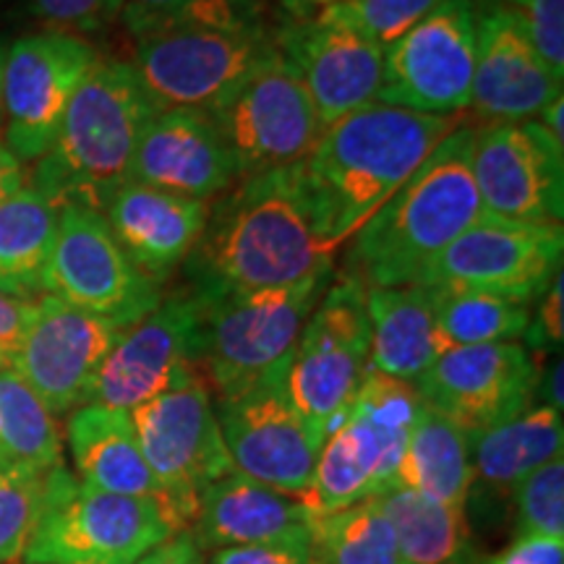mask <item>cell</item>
Returning <instances> with one entry per match:
<instances>
[{"label":"cell","instance_id":"1","mask_svg":"<svg viewBox=\"0 0 564 564\" xmlns=\"http://www.w3.org/2000/svg\"><path fill=\"white\" fill-rule=\"evenodd\" d=\"M299 178V165L243 175L209 207L188 253V291L199 295L262 291L335 272Z\"/></svg>","mask_w":564,"mask_h":564},{"label":"cell","instance_id":"2","mask_svg":"<svg viewBox=\"0 0 564 564\" xmlns=\"http://www.w3.org/2000/svg\"><path fill=\"white\" fill-rule=\"evenodd\" d=\"M457 129L453 116H429L371 102L324 126L299 165L316 228L333 249L356 236L390 196Z\"/></svg>","mask_w":564,"mask_h":564},{"label":"cell","instance_id":"3","mask_svg":"<svg viewBox=\"0 0 564 564\" xmlns=\"http://www.w3.org/2000/svg\"><path fill=\"white\" fill-rule=\"evenodd\" d=\"M476 129H455L352 236L348 272L366 288L415 285L484 215L474 181Z\"/></svg>","mask_w":564,"mask_h":564},{"label":"cell","instance_id":"4","mask_svg":"<svg viewBox=\"0 0 564 564\" xmlns=\"http://www.w3.org/2000/svg\"><path fill=\"white\" fill-rule=\"evenodd\" d=\"M158 105L131 63H95L70 97L51 150L34 165L32 188L55 209L105 212L131 181L139 137Z\"/></svg>","mask_w":564,"mask_h":564},{"label":"cell","instance_id":"5","mask_svg":"<svg viewBox=\"0 0 564 564\" xmlns=\"http://www.w3.org/2000/svg\"><path fill=\"white\" fill-rule=\"evenodd\" d=\"M272 51L259 0H188L137 37L131 66L158 110H209Z\"/></svg>","mask_w":564,"mask_h":564},{"label":"cell","instance_id":"6","mask_svg":"<svg viewBox=\"0 0 564 564\" xmlns=\"http://www.w3.org/2000/svg\"><path fill=\"white\" fill-rule=\"evenodd\" d=\"M335 272L262 291L196 295L202 308L199 377L228 398L288 377L301 329Z\"/></svg>","mask_w":564,"mask_h":564},{"label":"cell","instance_id":"7","mask_svg":"<svg viewBox=\"0 0 564 564\" xmlns=\"http://www.w3.org/2000/svg\"><path fill=\"white\" fill-rule=\"evenodd\" d=\"M423 411L411 382L369 371L324 440L303 502L329 514L394 489L400 457Z\"/></svg>","mask_w":564,"mask_h":564},{"label":"cell","instance_id":"8","mask_svg":"<svg viewBox=\"0 0 564 564\" xmlns=\"http://www.w3.org/2000/svg\"><path fill=\"white\" fill-rule=\"evenodd\" d=\"M175 531L165 507L152 499L89 489L51 470L40 520L21 560L26 564H133Z\"/></svg>","mask_w":564,"mask_h":564},{"label":"cell","instance_id":"9","mask_svg":"<svg viewBox=\"0 0 564 564\" xmlns=\"http://www.w3.org/2000/svg\"><path fill=\"white\" fill-rule=\"evenodd\" d=\"M207 112L238 178L301 165L324 131L312 97L278 45Z\"/></svg>","mask_w":564,"mask_h":564},{"label":"cell","instance_id":"10","mask_svg":"<svg viewBox=\"0 0 564 564\" xmlns=\"http://www.w3.org/2000/svg\"><path fill=\"white\" fill-rule=\"evenodd\" d=\"M141 455L158 478L173 525L188 531L202 491L232 474L215 400L202 377L147 400L129 413Z\"/></svg>","mask_w":564,"mask_h":564},{"label":"cell","instance_id":"11","mask_svg":"<svg viewBox=\"0 0 564 564\" xmlns=\"http://www.w3.org/2000/svg\"><path fill=\"white\" fill-rule=\"evenodd\" d=\"M371 327L366 285L350 272L333 278L303 324L288 369L293 405L327 436L369 373Z\"/></svg>","mask_w":564,"mask_h":564},{"label":"cell","instance_id":"12","mask_svg":"<svg viewBox=\"0 0 564 564\" xmlns=\"http://www.w3.org/2000/svg\"><path fill=\"white\" fill-rule=\"evenodd\" d=\"M562 225H523L484 215L444 249L415 285L465 288L531 306L562 272Z\"/></svg>","mask_w":564,"mask_h":564},{"label":"cell","instance_id":"13","mask_svg":"<svg viewBox=\"0 0 564 564\" xmlns=\"http://www.w3.org/2000/svg\"><path fill=\"white\" fill-rule=\"evenodd\" d=\"M45 293L121 327L144 319L162 299L158 282L131 262L105 215L84 207L58 209Z\"/></svg>","mask_w":564,"mask_h":564},{"label":"cell","instance_id":"14","mask_svg":"<svg viewBox=\"0 0 564 564\" xmlns=\"http://www.w3.org/2000/svg\"><path fill=\"white\" fill-rule=\"evenodd\" d=\"M202 308L196 295L175 291L131 324L105 358L87 403L131 413L147 400L199 377Z\"/></svg>","mask_w":564,"mask_h":564},{"label":"cell","instance_id":"15","mask_svg":"<svg viewBox=\"0 0 564 564\" xmlns=\"http://www.w3.org/2000/svg\"><path fill=\"white\" fill-rule=\"evenodd\" d=\"M476 6L444 0L384 51L377 102L429 116H453L470 105L476 66Z\"/></svg>","mask_w":564,"mask_h":564},{"label":"cell","instance_id":"16","mask_svg":"<svg viewBox=\"0 0 564 564\" xmlns=\"http://www.w3.org/2000/svg\"><path fill=\"white\" fill-rule=\"evenodd\" d=\"M215 413L238 474L303 499L327 436L293 405L288 377L217 398Z\"/></svg>","mask_w":564,"mask_h":564},{"label":"cell","instance_id":"17","mask_svg":"<svg viewBox=\"0 0 564 564\" xmlns=\"http://www.w3.org/2000/svg\"><path fill=\"white\" fill-rule=\"evenodd\" d=\"M97 53L74 34L42 32L13 42L3 63L6 147L19 162L51 150L70 97L95 68Z\"/></svg>","mask_w":564,"mask_h":564},{"label":"cell","instance_id":"18","mask_svg":"<svg viewBox=\"0 0 564 564\" xmlns=\"http://www.w3.org/2000/svg\"><path fill=\"white\" fill-rule=\"evenodd\" d=\"M126 329L45 293L32 301L30 322L9 366L53 415L76 411L87 403L97 371Z\"/></svg>","mask_w":564,"mask_h":564},{"label":"cell","instance_id":"19","mask_svg":"<svg viewBox=\"0 0 564 564\" xmlns=\"http://www.w3.org/2000/svg\"><path fill=\"white\" fill-rule=\"evenodd\" d=\"M474 181L486 215L523 225H562L564 147L535 121L478 129Z\"/></svg>","mask_w":564,"mask_h":564},{"label":"cell","instance_id":"20","mask_svg":"<svg viewBox=\"0 0 564 564\" xmlns=\"http://www.w3.org/2000/svg\"><path fill=\"white\" fill-rule=\"evenodd\" d=\"M274 45L312 97L322 126L377 102L384 47L314 9L285 13Z\"/></svg>","mask_w":564,"mask_h":564},{"label":"cell","instance_id":"21","mask_svg":"<svg viewBox=\"0 0 564 564\" xmlns=\"http://www.w3.org/2000/svg\"><path fill=\"white\" fill-rule=\"evenodd\" d=\"M535 361L520 343L468 345L444 350L413 387L423 405L474 436L531 408Z\"/></svg>","mask_w":564,"mask_h":564},{"label":"cell","instance_id":"22","mask_svg":"<svg viewBox=\"0 0 564 564\" xmlns=\"http://www.w3.org/2000/svg\"><path fill=\"white\" fill-rule=\"evenodd\" d=\"M562 97V79L541 55L502 3L481 6L476 13V66L470 108L491 123H528Z\"/></svg>","mask_w":564,"mask_h":564},{"label":"cell","instance_id":"23","mask_svg":"<svg viewBox=\"0 0 564 564\" xmlns=\"http://www.w3.org/2000/svg\"><path fill=\"white\" fill-rule=\"evenodd\" d=\"M131 181L209 202L238 181L236 165L207 110H158L141 131Z\"/></svg>","mask_w":564,"mask_h":564},{"label":"cell","instance_id":"24","mask_svg":"<svg viewBox=\"0 0 564 564\" xmlns=\"http://www.w3.org/2000/svg\"><path fill=\"white\" fill-rule=\"evenodd\" d=\"M112 236L152 282L188 259L209 217V202L129 181L105 207Z\"/></svg>","mask_w":564,"mask_h":564},{"label":"cell","instance_id":"25","mask_svg":"<svg viewBox=\"0 0 564 564\" xmlns=\"http://www.w3.org/2000/svg\"><path fill=\"white\" fill-rule=\"evenodd\" d=\"M312 518L314 512L301 497L232 470L202 491L188 533L202 552H217L308 535Z\"/></svg>","mask_w":564,"mask_h":564},{"label":"cell","instance_id":"26","mask_svg":"<svg viewBox=\"0 0 564 564\" xmlns=\"http://www.w3.org/2000/svg\"><path fill=\"white\" fill-rule=\"evenodd\" d=\"M68 447L79 484L97 491L152 499L165 507V494L141 455L131 415L126 411L97 403L79 405L68 419Z\"/></svg>","mask_w":564,"mask_h":564},{"label":"cell","instance_id":"27","mask_svg":"<svg viewBox=\"0 0 564 564\" xmlns=\"http://www.w3.org/2000/svg\"><path fill=\"white\" fill-rule=\"evenodd\" d=\"M371 327L369 371L415 382L442 356L429 288H366Z\"/></svg>","mask_w":564,"mask_h":564},{"label":"cell","instance_id":"28","mask_svg":"<svg viewBox=\"0 0 564 564\" xmlns=\"http://www.w3.org/2000/svg\"><path fill=\"white\" fill-rule=\"evenodd\" d=\"M474 481L468 434L442 413L423 405L400 457L394 486L465 510Z\"/></svg>","mask_w":564,"mask_h":564},{"label":"cell","instance_id":"29","mask_svg":"<svg viewBox=\"0 0 564 564\" xmlns=\"http://www.w3.org/2000/svg\"><path fill=\"white\" fill-rule=\"evenodd\" d=\"M468 444L474 478L512 491L528 474L562 455V413L549 405L525 408L514 419L468 436Z\"/></svg>","mask_w":564,"mask_h":564},{"label":"cell","instance_id":"30","mask_svg":"<svg viewBox=\"0 0 564 564\" xmlns=\"http://www.w3.org/2000/svg\"><path fill=\"white\" fill-rule=\"evenodd\" d=\"M58 209L32 186L0 204V293L19 301L45 295Z\"/></svg>","mask_w":564,"mask_h":564},{"label":"cell","instance_id":"31","mask_svg":"<svg viewBox=\"0 0 564 564\" xmlns=\"http://www.w3.org/2000/svg\"><path fill=\"white\" fill-rule=\"evenodd\" d=\"M377 499L398 539L403 564H478L463 507L434 502L403 486Z\"/></svg>","mask_w":564,"mask_h":564},{"label":"cell","instance_id":"32","mask_svg":"<svg viewBox=\"0 0 564 564\" xmlns=\"http://www.w3.org/2000/svg\"><path fill=\"white\" fill-rule=\"evenodd\" d=\"M429 288L434 303L436 335L444 350L468 345L518 343L531 322V306L520 301L465 288Z\"/></svg>","mask_w":564,"mask_h":564},{"label":"cell","instance_id":"33","mask_svg":"<svg viewBox=\"0 0 564 564\" xmlns=\"http://www.w3.org/2000/svg\"><path fill=\"white\" fill-rule=\"evenodd\" d=\"M314 564H403L398 539L377 497L316 514L308 525Z\"/></svg>","mask_w":564,"mask_h":564},{"label":"cell","instance_id":"34","mask_svg":"<svg viewBox=\"0 0 564 564\" xmlns=\"http://www.w3.org/2000/svg\"><path fill=\"white\" fill-rule=\"evenodd\" d=\"M0 460L34 470L63 465L55 415L11 366L0 369Z\"/></svg>","mask_w":564,"mask_h":564},{"label":"cell","instance_id":"35","mask_svg":"<svg viewBox=\"0 0 564 564\" xmlns=\"http://www.w3.org/2000/svg\"><path fill=\"white\" fill-rule=\"evenodd\" d=\"M51 470L0 460V564L19 562L30 544Z\"/></svg>","mask_w":564,"mask_h":564},{"label":"cell","instance_id":"36","mask_svg":"<svg viewBox=\"0 0 564 564\" xmlns=\"http://www.w3.org/2000/svg\"><path fill=\"white\" fill-rule=\"evenodd\" d=\"M442 3L444 0H319L303 9H314L324 17L343 21L387 51Z\"/></svg>","mask_w":564,"mask_h":564},{"label":"cell","instance_id":"37","mask_svg":"<svg viewBox=\"0 0 564 564\" xmlns=\"http://www.w3.org/2000/svg\"><path fill=\"white\" fill-rule=\"evenodd\" d=\"M518 533L564 539V457H554L512 489Z\"/></svg>","mask_w":564,"mask_h":564},{"label":"cell","instance_id":"38","mask_svg":"<svg viewBox=\"0 0 564 564\" xmlns=\"http://www.w3.org/2000/svg\"><path fill=\"white\" fill-rule=\"evenodd\" d=\"M541 55L556 79L564 82V0H499Z\"/></svg>","mask_w":564,"mask_h":564},{"label":"cell","instance_id":"39","mask_svg":"<svg viewBox=\"0 0 564 564\" xmlns=\"http://www.w3.org/2000/svg\"><path fill=\"white\" fill-rule=\"evenodd\" d=\"M24 11L47 32L74 34L97 32L110 21V0H21Z\"/></svg>","mask_w":564,"mask_h":564},{"label":"cell","instance_id":"40","mask_svg":"<svg viewBox=\"0 0 564 564\" xmlns=\"http://www.w3.org/2000/svg\"><path fill=\"white\" fill-rule=\"evenodd\" d=\"M209 564H314L308 535L209 552Z\"/></svg>","mask_w":564,"mask_h":564},{"label":"cell","instance_id":"41","mask_svg":"<svg viewBox=\"0 0 564 564\" xmlns=\"http://www.w3.org/2000/svg\"><path fill=\"white\" fill-rule=\"evenodd\" d=\"M528 348L533 350H560L564 337V285L562 272L556 274L549 291L539 299V306L531 314L525 335Z\"/></svg>","mask_w":564,"mask_h":564},{"label":"cell","instance_id":"42","mask_svg":"<svg viewBox=\"0 0 564 564\" xmlns=\"http://www.w3.org/2000/svg\"><path fill=\"white\" fill-rule=\"evenodd\" d=\"M478 564H564V539L518 533L510 546L478 560Z\"/></svg>","mask_w":564,"mask_h":564},{"label":"cell","instance_id":"43","mask_svg":"<svg viewBox=\"0 0 564 564\" xmlns=\"http://www.w3.org/2000/svg\"><path fill=\"white\" fill-rule=\"evenodd\" d=\"M186 3L188 0H110V21H121L126 32L141 37Z\"/></svg>","mask_w":564,"mask_h":564},{"label":"cell","instance_id":"44","mask_svg":"<svg viewBox=\"0 0 564 564\" xmlns=\"http://www.w3.org/2000/svg\"><path fill=\"white\" fill-rule=\"evenodd\" d=\"M32 314V301H19L0 293V358L9 366Z\"/></svg>","mask_w":564,"mask_h":564},{"label":"cell","instance_id":"45","mask_svg":"<svg viewBox=\"0 0 564 564\" xmlns=\"http://www.w3.org/2000/svg\"><path fill=\"white\" fill-rule=\"evenodd\" d=\"M133 564H204L202 549L196 546L192 533L181 531L150 549L144 556H139Z\"/></svg>","mask_w":564,"mask_h":564},{"label":"cell","instance_id":"46","mask_svg":"<svg viewBox=\"0 0 564 564\" xmlns=\"http://www.w3.org/2000/svg\"><path fill=\"white\" fill-rule=\"evenodd\" d=\"M21 186H24V162L13 158V152L0 141V204Z\"/></svg>","mask_w":564,"mask_h":564},{"label":"cell","instance_id":"47","mask_svg":"<svg viewBox=\"0 0 564 564\" xmlns=\"http://www.w3.org/2000/svg\"><path fill=\"white\" fill-rule=\"evenodd\" d=\"M535 118H539L535 123H539L541 129H544L549 137L556 141V144L564 147V100L562 97H556L554 102H549Z\"/></svg>","mask_w":564,"mask_h":564},{"label":"cell","instance_id":"48","mask_svg":"<svg viewBox=\"0 0 564 564\" xmlns=\"http://www.w3.org/2000/svg\"><path fill=\"white\" fill-rule=\"evenodd\" d=\"M562 361H556L552 366V371H549V379H546V405L554 408V411L562 413Z\"/></svg>","mask_w":564,"mask_h":564},{"label":"cell","instance_id":"49","mask_svg":"<svg viewBox=\"0 0 564 564\" xmlns=\"http://www.w3.org/2000/svg\"><path fill=\"white\" fill-rule=\"evenodd\" d=\"M262 3H264V0H262ZM274 3H278L280 9L285 11V13H291V11H299V9H303V6L319 3V0H274Z\"/></svg>","mask_w":564,"mask_h":564},{"label":"cell","instance_id":"50","mask_svg":"<svg viewBox=\"0 0 564 564\" xmlns=\"http://www.w3.org/2000/svg\"><path fill=\"white\" fill-rule=\"evenodd\" d=\"M3 63H6V51L0 45V123H3Z\"/></svg>","mask_w":564,"mask_h":564},{"label":"cell","instance_id":"51","mask_svg":"<svg viewBox=\"0 0 564 564\" xmlns=\"http://www.w3.org/2000/svg\"><path fill=\"white\" fill-rule=\"evenodd\" d=\"M470 3L476 6V0H470ZM478 3H481V6H489V3H497V0H478Z\"/></svg>","mask_w":564,"mask_h":564},{"label":"cell","instance_id":"52","mask_svg":"<svg viewBox=\"0 0 564 564\" xmlns=\"http://www.w3.org/2000/svg\"><path fill=\"white\" fill-rule=\"evenodd\" d=\"M3 366H6V364H3V358H0V369H3Z\"/></svg>","mask_w":564,"mask_h":564}]
</instances>
